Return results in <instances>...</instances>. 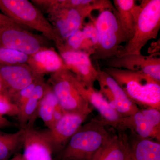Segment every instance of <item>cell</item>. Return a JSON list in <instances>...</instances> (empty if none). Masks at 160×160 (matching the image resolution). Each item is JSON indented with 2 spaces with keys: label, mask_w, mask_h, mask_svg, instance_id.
I'll use <instances>...</instances> for the list:
<instances>
[{
  "label": "cell",
  "mask_w": 160,
  "mask_h": 160,
  "mask_svg": "<svg viewBox=\"0 0 160 160\" xmlns=\"http://www.w3.org/2000/svg\"><path fill=\"white\" fill-rule=\"evenodd\" d=\"M0 10L20 26L40 32L47 39L54 42L58 50L64 46L49 20L29 1L0 0Z\"/></svg>",
  "instance_id": "5"
},
{
  "label": "cell",
  "mask_w": 160,
  "mask_h": 160,
  "mask_svg": "<svg viewBox=\"0 0 160 160\" xmlns=\"http://www.w3.org/2000/svg\"><path fill=\"white\" fill-rule=\"evenodd\" d=\"M51 88L44 78L39 80L30 96L19 110L17 117L20 128L33 127L38 117V109L40 101Z\"/></svg>",
  "instance_id": "17"
},
{
  "label": "cell",
  "mask_w": 160,
  "mask_h": 160,
  "mask_svg": "<svg viewBox=\"0 0 160 160\" xmlns=\"http://www.w3.org/2000/svg\"><path fill=\"white\" fill-rule=\"evenodd\" d=\"M113 6L116 11L120 24L126 33L129 41L132 37L134 31V10L136 6V1L114 0Z\"/></svg>",
  "instance_id": "22"
},
{
  "label": "cell",
  "mask_w": 160,
  "mask_h": 160,
  "mask_svg": "<svg viewBox=\"0 0 160 160\" xmlns=\"http://www.w3.org/2000/svg\"><path fill=\"white\" fill-rule=\"evenodd\" d=\"M134 14L133 35L116 56L141 54L143 47L158 37L160 29V0H143L136 6Z\"/></svg>",
  "instance_id": "3"
},
{
  "label": "cell",
  "mask_w": 160,
  "mask_h": 160,
  "mask_svg": "<svg viewBox=\"0 0 160 160\" xmlns=\"http://www.w3.org/2000/svg\"><path fill=\"white\" fill-rule=\"evenodd\" d=\"M42 78L44 77L38 78L29 86L17 92L9 97V98L11 100L12 102L17 106L19 110L22 108V106L28 99L35 87Z\"/></svg>",
  "instance_id": "25"
},
{
  "label": "cell",
  "mask_w": 160,
  "mask_h": 160,
  "mask_svg": "<svg viewBox=\"0 0 160 160\" xmlns=\"http://www.w3.org/2000/svg\"><path fill=\"white\" fill-rule=\"evenodd\" d=\"M82 29L85 38L93 44L95 50L98 42V32L92 20L83 25Z\"/></svg>",
  "instance_id": "28"
},
{
  "label": "cell",
  "mask_w": 160,
  "mask_h": 160,
  "mask_svg": "<svg viewBox=\"0 0 160 160\" xmlns=\"http://www.w3.org/2000/svg\"><path fill=\"white\" fill-rule=\"evenodd\" d=\"M129 155L128 135L126 131L118 132L104 143L92 160H128Z\"/></svg>",
  "instance_id": "18"
},
{
  "label": "cell",
  "mask_w": 160,
  "mask_h": 160,
  "mask_svg": "<svg viewBox=\"0 0 160 160\" xmlns=\"http://www.w3.org/2000/svg\"><path fill=\"white\" fill-rule=\"evenodd\" d=\"M140 110L150 125L156 130L160 132V110L155 108H147Z\"/></svg>",
  "instance_id": "27"
},
{
  "label": "cell",
  "mask_w": 160,
  "mask_h": 160,
  "mask_svg": "<svg viewBox=\"0 0 160 160\" xmlns=\"http://www.w3.org/2000/svg\"><path fill=\"white\" fill-rule=\"evenodd\" d=\"M27 64L38 76L42 77L46 74L67 68L60 55L51 47L29 56Z\"/></svg>",
  "instance_id": "16"
},
{
  "label": "cell",
  "mask_w": 160,
  "mask_h": 160,
  "mask_svg": "<svg viewBox=\"0 0 160 160\" xmlns=\"http://www.w3.org/2000/svg\"><path fill=\"white\" fill-rule=\"evenodd\" d=\"M50 41L42 35L29 32L22 27L0 29V46L21 52L29 56L50 48Z\"/></svg>",
  "instance_id": "8"
},
{
  "label": "cell",
  "mask_w": 160,
  "mask_h": 160,
  "mask_svg": "<svg viewBox=\"0 0 160 160\" xmlns=\"http://www.w3.org/2000/svg\"><path fill=\"white\" fill-rule=\"evenodd\" d=\"M23 148L26 160H53L51 146L45 129L25 128Z\"/></svg>",
  "instance_id": "15"
},
{
  "label": "cell",
  "mask_w": 160,
  "mask_h": 160,
  "mask_svg": "<svg viewBox=\"0 0 160 160\" xmlns=\"http://www.w3.org/2000/svg\"><path fill=\"white\" fill-rule=\"evenodd\" d=\"M0 77L9 97L42 77L38 76L27 63L0 66Z\"/></svg>",
  "instance_id": "14"
},
{
  "label": "cell",
  "mask_w": 160,
  "mask_h": 160,
  "mask_svg": "<svg viewBox=\"0 0 160 160\" xmlns=\"http://www.w3.org/2000/svg\"><path fill=\"white\" fill-rule=\"evenodd\" d=\"M59 52L67 69L86 86L94 87L98 69L93 66L89 54L74 50H63Z\"/></svg>",
  "instance_id": "13"
},
{
  "label": "cell",
  "mask_w": 160,
  "mask_h": 160,
  "mask_svg": "<svg viewBox=\"0 0 160 160\" xmlns=\"http://www.w3.org/2000/svg\"><path fill=\"white\" fill-rule=\"evenodd\" d=\"M8 160H26V159L24 157V155L20 152H18L13 156L12 158L9 159Z\"/></svg>",
  "instance_id": "32"
},
{
  "label": "cell",
  "mask_w": 160,
  "mask_h": 160,
  "mask_svg": "<svg viewBox=\"0 0 160 160\" xmlns=\"http://www.w3.org/2000/svg\"><path fill=\"white\" fill-rule=\"evenodd\" d=\"M105 126L102 120L96 119L82 125L53 160H92L111 136Z\"/></svg>",
  "instance_id": "2"
},
{
  "label": "cell",
  "mask_w": 160,
  "mask_h": 160,
  "mask_svg": "<svg viewBox=\"0 0 160 160\" xmlns=\"http://www.w3.org/2000/svg\"><path fill=\"white\" fill-rule=\"evenodd\" d=\"M66 112L60 106L59 103L56 106L53 114V124L52 126L58 122L65 115Z\"/></svg>",
  "instance_id": "30"
},
{
  "label": "cell",
  "mask_w": 160,
  "mask_h": 160,
  "mask_svg": "<svg viewBox=\"0 0 160 160\" xmlns=\"http://www.w3.org/2000/svg\"><path fill=\"white\" fill-rule=\"evenodd\" d=\"M18 112V108L12 102L9 97L0 93V114L17 116Z\"/></svg>",
  "instance_id": "26"
},
{
  "label": "cell",
  "mask_w": 160,
  "mask_h": 160,
  "mask_svg": "<svg viewBox=\"0 0 160 160\" xmlns=\"http://www.w3.org/2000/svg\"><path fill=\"white\" fill-rule=\"evenodd\" d=\"M77 86L83 97L93 109L98 112L102 119V121L106 126H112L118 132L126 131L122 126L123 117L110 105L99 91L94 87L86 86L78 78Z\"/></svg>",
  "instance_id": "12"
},
{
  "label": "cell",
  "mask_w": 160,
  "mask_h": 160,
  "mask_svg": "<svg viewBox=\"0 0 160 160\" xmlns=\"http://www.w3.org/2000/svg\"><path fill=\"white\" fill-rule=\"evenodd\" d=\"M15 126L13 123L9 121L4 116L0 114V128L12 127Z\"/></svg>",
  "instance_id": "31"
},
{
  "label": "cell",
  "mask_w": 160,
  "mask_h": 160,
  "mask_svg": "<svg viewBox=\"0 0 160 160\" xmlns=\"http://www.w3.org/2000/svg\"><path fill=\"white\" fill-rule=\"evenodd\" d=\"M25 128L13 133L0 131V160H8L23 148Z\"/></svg>",
  "instance_id": "21"
},
{
  "label": "cell",
  "mask_w": 160,
  "mask_h": 160,
  "mask_svg": "<svg viewBox=\"0 0 160 160\" xmlns=\"http://www.w3.org/2000/svg\"><path fill=\"white\" fill-rule=\"evenodd\" d=\"M0 93L6 95V89H5V87H4V84H3L1 77H0Z\"/></svg>",
  "instance_id": "33"
},
{
  "label": "cell",
  "mask_w": 160,
  "mask_h": 160,
  "mask_svg": "<svg viewBox=\"0 0 160 160\" xmlns=\"http://www.w3.org/2000/svg\"><path fill=\"white\" fill-rule=\"evenodd\" d=\"M128 139V160H160V142L140 137L132 132Z\"/></svg>",
  "instance_id": "19"
},
{
  "label": "cell",
  "mask_w": 160,
  "mask_h": 160,
  "mask_svg": "<svg viewBox=\"0 0 160 160\" xmlns=\"http://www.w3.org/2000/svg\"><path fill=\"white\" fill-rule=\"evenodd\" d=\"M97 81L99 84L100 92L123 118L139 110L138 106L131 102L116 81L103 69H98Z\"/></svg>",
  "instance_id": "10"
},
{
  "label": "cell",
  "mask_w": 160,
  "mask_h": 160,
  "mask_svg": "<svg viewBox=\"0 0 160 160\" xmlns=\"http://www.w3.org/2000/svg\"><path fill=\"white\" fill-rule=\"evenodd\" d=\"M122 126L125 129H130L140 137L155 139L160 141V132L156 130L150 125L143 115L140 109L134 114L123 118Z\"/></svg>",
  "instance_id": "20"
},
{
  "label": "cell",
  "mask_w": 160,
  "mask_h": 160,
  "mask_svg": "<svg viewBox=\"0 0 160 160\" xmlns=\"http://www.w3.org/2000/svg\"><path fill=\"white\" fill-rule=\"evenodd\" d=\"M29 59L23 52L0 46V66L27 63Z\"/></svg>",
  "instance_id": "24"
},
{
  "label": "cell",
  "mask_w": 160,
  "mask_h": 160,
  "mask_svg": "<svg viewBox=\"0 0 160 160\" xmlns=\"http://www.w3.org/2000/svg\"><path fill=\"white\" fill-rule=\"evenodd\" d=\"M96 19H92L98 32V42L91 59L106 61L117 55L121 45L128 39L122 28L114 6L100 11Z\"/></svg>",
  "instance_id": "4"
},
{
  "label": "cell",
  "mask_w": 160,
  "mask_h": 160,
  "mask_svg": "<svg viewBox=\"0 0 160 160\" xmlns=\"http://www.w3.org/2000/svg\"><path fill=\"white\" fill-rule=\"evenodd\" d=\"M58 103L52 88L40 101L38 107V117L42 120L48 129L52 127L53 112Z\"/></svg>",
  "instance_id": "23"
},
{
  "label": "cell",
  "mask_w": 160,
  "mask_h": 160,
  "mask_svg": "<svg viewBox=\"0 0 160 160\" xmlns=\"http://www.w3.org/2000/svg\"><path fill=\"white\" fill-rule=\"evenodd\" d=\"M88 116L66 113L51 128L44 129L51 146L53 159L65 149L69 140L82 125Z\"/></svg>",
  "instance_id": "9"
},
{
  "label": "cell",
  "mask_w": 160,
  "mask_h": 160,
  "mask_svg": "<svg viewBox=\"0 0 160 160\" xmlns=\"http://www.w3.org/2000/svg\"><path fill=\"white\" fill-rule=\"evenodd\" d=\"M9 27H22V26L17 24L4 14L0 13V29Z\"/></svg>",
  "instance_id": "29"
},
{
  "label": "cell",
  "mask_w": 160,
  "mask_h": 160,
  "mask_svg": "<svg viewBox=\"0 0 160 160\" xmlns=\"http://www.w3.org/2000/svg\"><path fill=\"white\" fill-rule=\"evenodd\" d=\"M113 78L132 102L143 109L160 110V82L149 75L107 67L103 69Z\"/></svg>",
  "instance_id": "1"
},
{
  "label": "cell",
  "mask_w": 160,
  "mask_h": 160,
  "mask_svg": "<svg viewBox=\"0 0 160 160\" xmlns=\"http://www.w3.org/2000/svg\"><path fill=\"white\" fill-rule=\"evenodd\" d=\"M112 6L110 1L102 0L97 5L89 7L60 8L48 15V20L64 44L70 36L82 28L85 19L92 12L100 11Z\"/></svg>",
  "instance_id": "7"
},
{
  "label": "cell",
  "mask_w": 160,
  "mask_h": 160,
  "mask_svg": "<svg viewBox=\"0 0 160 160\" xmlns=\"http://www.w3.org/2000/svg\"><path fill=\"white\" fill-rule=\"evenodd\" d=\"M107 67L143 72L160 82V59L155 55L130 54L106 60Z\"/></svg>",
  "instance_id": "11"
},
{
  "label": "cell",
  "mask_w": 160,
  "mask_h": 160,
  "mask_svg": "<svg viewBox=\"0 0 160 160\" xmlns=\"http://www.w3.org/2000/svg\"><path fill=\"white\" fill-rule=\"evenodd\" d=\"M78 78L67 68L51 74L48 83L66 113L89 115L93 108L79 91Z\"/></svg>",
  "instance_id": "6"
}]
</instances>
